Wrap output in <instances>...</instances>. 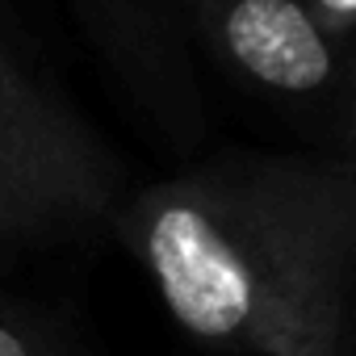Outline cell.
<instances>
[{
    "mask_svg": "<svg viewBox=\"0 0 356 356\" xmlns=\"http://www.w3.org/2000/svg\"><path fill=\"white\" fill-rule=\"evenodd\" d=\"M109 231L193 343L356 356V159L214 151L126 193Z\"/></svg>",
    "mask_w": 356,
    "mask_h": 356,
    "instance_id": "obj_1",
    "label": "cell"
},
{
    "mask_svg": "<svg viewBox=\"0 0 356 356\" xmlns=\"http://www.w3.org/2000/svg\"><path fill=\"white\" fill-rule=\"evenodd\" d=\"M126 202V168L67 92L0 34V273L88 243Z\"/></svg>",
    "mask_w": 356,
    "mask_h": 356,
    "instance_id": "obj_2",
    "label": "cell"
},
{
    "mask_svg": "<svg viewBox=\"0 0 356 356\" xmlns=\"http://www.w3.org/2000/svg\"><path fill=\"white\" fill-rule=\"evenodd\" d=\"M193 47L327 155L356 159V51L310 0H202Z\"/></svg>",
    "mask_w": 356,
    "mask_h": 356,
    "instance_id": "obj_3",
    "label": "cell"
},
{
    "mask_svg": "<svg viewBox=\"0 0 356 356\" xmlns=\"http://www.w3.org/2000/svg\"><path fill=\"white\" fill-rule=\"evenodd\" d=\"M101 63L130 101L176 143L202 134L206 101L193 63V30L181 0H72Z\"/></svg>",
    "mask_w": 356,
    "mask_h": 356,
    "instance_id": "obj_4",
    "label": "cell"
},
{
    "mask_svg": "<svg viewBox=\"0 0 356 356\" xmlns=\"http://www.w3.org/2000/svg\"><path fill=\"white\" fill-rule=\"evenodd\" d=\"M0 356H72V348L34 302L0 289Z\"/></svg>",
    "mask_w": 356,
    "mask_h": 356,
    "instance_id": "obj_5",
    "label": "cell"
},
{
    "mask_svg": "<svg viewBox=\"0 0 356 356\" xmlns=\"http://www.w3.org/2000/svg\"><path fill=\"white\" fill-rule=\"evenodd\" d=\"M310 5H314L318 17L356 51V0H310Z\"/></svg>",
    "mask_w": 356,
    "mask_h": 356,
    "instance_id": "obj_6",
    "label": "cell"
},
{
    "mask_svg": "<svg viewBox=\"0 0 356 356\" xmlns=\"http://www.w3.org/2000/svg\"><path fill=\"white\" fill-rule=\"evenodd\" d=\"M202 5V0H181V9H185V17H193V9Z\"/></svg>",
    "mask_w": 356,
    "mask_h": 356,
    "instance_id": "obj_7",
    "label": "cell"
},
{
    "mask_svg": "<svg viewBox=\"0 0 356 356\" xmlns=\"http://www.w3.org/2000/svg\"><path fill=\"white\" fill-rule=\"evenodd\" d=\"M5 9H9V0H0V17H5Z\"/></svg>",
    "mask_w": 356,
    "mask_h": 356,
    "instance_id": "obj_8",
    "label": "cell"
}]
</instances>
